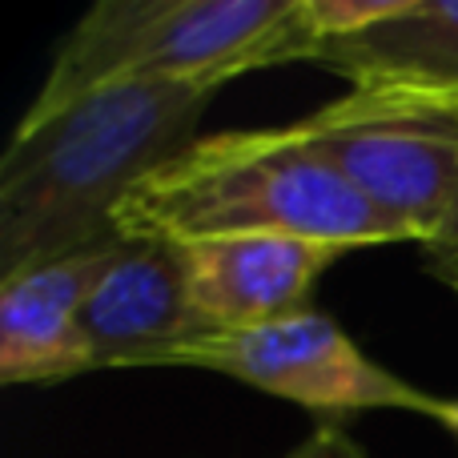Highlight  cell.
Here are the masks:
<instances>
[{
	"mask_svg": "<svg viewBox=\"0 0 458 458\" xmlns=\"http://www.w3.org/2000/svg\"><path fill=\"white\" fill-rule=\"evenodd\" d=\"M298 0H97L61 40L32 105L117 81L229 85L282 45Z\"/></svg>",
	"mask_w": 458,
	"mask_h": 458,
	"instance_id": "cell-3",
	"label": "cell"
},
{
	"mask_svg": "<svg viewBox=\"0 0 458 458\" xmlns=\"http://www.w3.org/2000/svg\"><path fill=\"white\" fill-rule=\"evenodd\" d=\"M411 242L443 237L458 209V109L422 97L354 93L285 125Z\"/></svg>",
	"mask_w": 458,
	"mask_h": 458,
	"instance_id": "cell-4",
	"label": "cell"
},
{
	"mask_svg": "<svg viewBox=\"0 0 458 458\" xmlns=\"http://www.w3.org/2000/svg\"><path fill=\"white\" fill-rule=\"evenodd\" d=\"M209 334L185 285L182 245L125 242L121 258L81 310L89 366H161L185 342Z\"/></svg>",
	"mask_w": 458,
	"mask_h": 458,
	"instance_id": "cell-8",
	"label": "cell"
},
{
	"mask_svg": "<svg viewBox=\"0 0 458 458\" xmlns=\"http://www.w3.org/2000/svg\"><path fill=\"white\" fill-rule=\"evenodd\" d=\"M350 250L277 233L209 237L182 245L185 285L201 326L253 330L266 322L306 314L314 282Z\"/></svg>",
	"mask_w": 458,
	"mask_h": 458,
	"instance_id": "cell-6",
	"label": "cell"
},
{
	"mask_svg": "<svg viewBox=\"0 0 458 458\" xmlns=\"http://www.w3.org/2000/svg\"><path fill=\"white\" fill-rule=\"evenodd\" d=\"M161 366L217 370L330 419L354 411H411L422 419H443L451 403L378 366L322 310H306L253 330L201 334L174 350Z\"/></svg>",
	"mask_w": 458,
	"mask_h": 458,
	"instance_id": "cell-5",
	"label": "cell"
},
{
	"mask_svg": "<svg viewBox=\"0 0 458 458\" xmlns=\"http://www.w3.org/2000/svg\"><path fill=\"white\" fill-rule=\"evenodd\" d=\"M285 458H366V454H362V446L338 427V422H326V427H318L306 443L293 446Z\"/></svg>",
	"mask_w": 458,
	"mask_h": 458,
	"instance_id": "cell-10",
	"label": "cell"
},
{
	"mask_svg": "<svg viewBox=\"0 0 458 458\" xmlns=\"http://www.w3.org/2000/svg\"><path fill=\"white\" fill-rule=\"evenodd\" d=\"M113 229L125 242L174 245L245 233L301 237L342 250L411 242L403 225L382 217L285 125L190 141L125 193Z\"/></svg>",
	"mask_w": 458,
	"mask_h": 458,
	"instance_id": "cell-2",
	"label": "cell"
},
{
	"mask_svg": "<svg viewBox=\"0 0 458 458\" xmlns=\"http://www.w3.org/2000/svg\"><path fill=\"white\" fill-rule=\"evenodd\" d=\"M430 274H438V277H443V282H446V285H451V290L458 293V266H446V269H430Z\"/></svg>",
	"mask_w": 458,
	"mask_h": 458,
	"instance_id": "cell-13",
	"label": "cell"
},
{
	"mask_svg": "<svg viewBox=\"0 0 458 458\" xmlns=\"http://www.w3.org/2000/svg\"><path fill=\"white\" fill-rule=\"evenodd\" d=\"M374 97L458 101V0H406L390 21L293 56Z\"/></svg>",
	"mask_w": 458,
	"mask_h": 458,
	"instance_id": "cell-9",
	"label": "cell"
},
{
	"mask_svg": "<svg viewBox=\"0 0 458 458\" xmlns=\"http://www.w3.org/2000/svg\"><path fill=\"white\" fill-rule=\"evenodd\" d=\"M446 105H454L458 109V101H446ZM430 269H446V266H458V209H454V217L446 222L443 229V237H438L435 245H430Z\"/></svg>",
	"mask_w": 458,
	"mask_h": 458,
	"instance_id": "cell-11",
	"label": "cell"
},
{
	"mask_svg": "<svg viewBox=\"0 0 458 458\" xmlns=\"http://www.w3.org/2000/svg\"><path fill=\"white\" fill-rule=\"evenodd\" d=\"M214 81H117L29 105L0 157V277L113 242L141 177L198 141Z\"/></svg>",
	"mask_w": 458,
	"mask_h": 458,
	"instance_id": "cell-1",
	"label": "cell"
},
{
	"mask_svg": "<svg viewBox=\"0 0 458 458\" xmlns=\"http://www.w3.org/2000/svg\"><path fill=\"white\" fill-rule=\"evenodd\" d=\"M125 237L101 242L69 258L37 261L0 277V382L4 386H48L89 374L81 338V310L101 285Z\"/></svg>",
	"mask_w": 458,
	"mask_h": 458,
	"instance_id": "cell-7",
	"label": "cell"
},
{
	"mask_svg": "<svg viewBox=\"0 0 458 458\" xmlns=\"http://www.w3.org/2000/svg\"><path fill=\"white\" fill-rule=\"evenodd\" d=\"M438 422H443V427H446V430H451V435L458 438V398H451V403H446V414H443V419H438Z\"/></svg>",
	"mask_w": 458,
	"mask_h": 458,
	"instance_id": "cell-12",
	"label": "cell"
}]
</instances>
